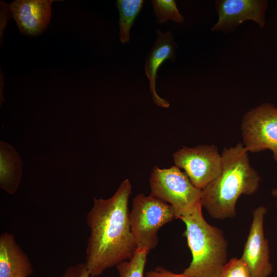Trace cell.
Listing matches in <instances>:
<instances>
[{
	"label": "cell",
	"mask_w": 277,
	"mask_h": 277,
	"mask_svg": "<svg viewBox=\"0 0 277 277\" xmlns=\"http://www.w3.org/2000/svg\"><path fill=\"white\" fill-rule=\"evenodd\" d=\"M271 194L273 197H277V187L271 190Z\"/></svg>",
	"instance_id": "44dd1931"
},
{
	"label": "cell",
	"mask_w": 277,
	"mask_h": 277,
	"mask_svg": "<svg viewBox=\"0 0 277 277\" xmlns=\"http://www.w3.org/2000/svg\"><path fill=\"white\" fill-rule=\"evenodd\" d=\"M151 2L157 23H164L169 19L181 24L184 22V17L180 13L174 0H153Z\"/></svg>",
	"instance_id": "2e32d148"
},
{
	"label": "cell",
	"mask_w": 277,
	"mask_h": 277,
	"mask_svg": "<svg viewBox=\"0 0 277 277\" xmlns=\"http://www.w3.org/2000/svg\"><path fill=\"white\" fill-rule=\"evenodd\" d=\"M143 0H117L116 2L120 18V42L124 44L130 39V30L135 20L141 11Z\"/></svg>",
	"instance_id": "5bb4252c"
},
{
	"label": "cell",
	"mask_w": 277,
	"mask_h": 277,
	"mask_svg": "<svg viewBox=\"0 0 277 277\" xmlns=\"http://www.w3.org/2000/svg\"><path fill=\"white\" fill-rule=\"evenodd\" d=\"M175 165L184 172L195 187L204 189L220 174L222 156L214 145L183 146L173 154Z\"/></svg>",
	"instance_id": "52a82bcc"
},
{
	"label": "cell",
	"mask_w": 277,
	"mask_h": 277,
	"mask_svg": "<svg viewBox=\"0 0 277 277\" xmlns=\"http://www.w3.org/2000/svg\"><path fill=\"white\" fill-rule=\"evenodd\" d=\"M145 277H190L183 273H175L162 267H157L154 270L146 273Z\"/></svg>",
	"instance_id": "d6986e66"
},
{
	"label": "cell",
	"mask_w": 277,
	"mask_h": 277,
	"mask_svg": "<svg viewBox=\"0 0 277 277\" xmlns=\"http://www.w3.org/2000/svg\"><path fill=\"white\" fill-rule=\"evenodd\" d=\"M51 0H16L10 9L22 34L30 36L41 34L51 17Z\"/></svg>",
	"instance_id": "30bf717a"
},
{
	"label": "cell",
	"mask_w": 277,
	"mask_h": 277,
	"mask_svg": "<svg viewBox=\"0 0 277 277\" xmlns=\"http://www.w3.org/2000/svg\"><path fill=\"white\" fill-rule=\"evenodd\" d=\"M266 208L260 206L253 211V218L241 259L252 277H268L273 267L270 261L268 242L264 232Z\"/></svg>",
	"instance_id": "ba28073f"
},
{
	"label": "cell",
	"mask_w": 277,
	"mask_h": 277,
	"mask_svg": "<svg viewBox=\"0 0 277 277\" xmlns=\"http://www.w3.org/2000/svg\"><path fill=\"white\" fill-rule=\"evenodd\" d=\"M131 185L125 180L111 197L93 198L87 215L90 229L86 251V264L90 277L130 260L137 249L129 220L128 201Z\"/></svg>",
	"instance_id": "6da1fadb"
},
{
	"label": "cell",
	"mask_w": 277,
	"mask_h": 277,
	"mask_svg": "<svg viewBox=\"0 0 277 277\" xmlns=\"http://www.w3.org/2000/svg\"><path fill=\"white\" fill-rule=\"evenodd\" d=\"M62 277H90L85 263H80L68 267Z\"/></svg>",
	"instance_id": "ac0fdd59"
},
{
	"label": "cell",
	"mask_w": 277,
	"mask_h": 277,
	"mask_svg": "<svg viewBox=\"0 0 277 277\" xmlns=\"http://www.w3.org/2000/svg\"><path fill=\"white\" fill-rule=\"evenodd\" d=\"M156 34V39L146 59L145 70L149 81L150 91L153 102L158 106L168 108L169 103L160 97L155 90L157 72L165 61L168 60L175 61L178 45L174 41L171 31L163 33L160 30H157Z\"/></svg>",
	"instance_id": "8fae6325"
},
{
	"label": "cell",
	"mask_w": 277,
	"mask_h": 277,
	"mask_svg": "<svg viewBox=\"0 0 277 277\" xmlns=\"http://www.w3.org/2000/svg\"><path fill=\"white\" fill-rule=\"evenodd\" d=\"M276 208H277V202L276 203Z\"/></svg>",
	"instance_id": "7402d4cb"
},
{
	"label": "cell",
	"mask_w": 277,
	"mask_h": 277,
	"mask_svg": "<svg viewBox=\"0 0 277 277\" xmlns=\"http://www.w3.org/2000/svg\"><path fill=\"white\" fill-rule=\"evenodd\" d=\"M241 132L248 152L270 150L277 163V108L274 105L263 103L247 111L242 120Z\"/></svg>",
	"instance_id": "8992f818"
},
{
	"label": "cell",
	"mask_w": 277,
	"mask_h": 277,
	"mask_svg": "<svg viewBox=\"0 0 277 277\" xmlns=\"http://www.w3.org/2000/svg\"><path fill=\"white\" fill-rule=\"evenodd\" d=\"M12 14L10 9V6L8 7V5L4 2H1V39L2 43V39H3L2 36L3 32L7 26L8 20L11 17V14Z\"/></svg>",
	"instance_id": "ffe728a7"
},
{
	"label": "cell",
	"mask_w": 277,
	"mask_h": 277,
	"mask_svg": "<svg viewBox=\"0 0 277 277\" xmlns=\"http://www.w3.org/2000/svg\"><path fill=\"white\" fill-rule=\"evenodd\" d=\"M268 1L265 0H218L215 8L219 14L213 32L234 31L246 21H252L260 27L265 24V12Z\"/></svg>",
	"instance_id": "9c48e42d"
},
{
	"label": "cell",
	"mask_w": 277,
	"mask_h": 277,
	"mask_svg": "<svg viewBox=\"0 0 277 277\" xmlns=\"http://www.w3.org/2000/svg\"><path fill=\"white\" fill-rule=\"evenodd\" d=\"M221 154V172L202 190L200 202L212 217L224 220L235 215L239 196L255 192L261 179L251 166L248 151L242 143L225 148Z\"/></svg>",
	"instance_id": "7a4b0ae2"
},
{
	"label": "cell",
	"mask_w": 277,
	"mask_h": 277,
	"mask_svg": "<svg viewBox=\"0 0 277 277\" xmlns=\"http://www.w3.org/2000/svg\"><path fill=\"white\" fill-rule=\"evenodd\" d=\"M147 252L137 250L132 257L116 267L120 277H144V271L147 262Z\"/></svg>",
	"instance_id": "9a60e30c"
},
{
	"label": "cell",
	"mask_w": 277,
	"mask_h": 277,
	"mask_svg": "<svg viewBox=\"0 0 277 277\" xmlns=\"http://www.w3.org/2000/svg\"><path fill=\"white\" fill-rule=\"evenodd\" d=\"M176 219L173 207L151 195L141 193L132 202L129 213L131 232L137 249L149 253L158 243L157 233L165 224Z\"/></svg>",
	"instance_id": "277c9868"
},
{
	"label": "cell",
	"mask_w": 277,
	"mask_h": 277,
	"mask_svg": "<svg viewBox=\"0 0 277 277\" xmlns=\"http://www.w3.org/2000/svg\"><path fill=\"white\" fill-rule=\"evenodd\" d=\"M23 164L19 154L10 145L0 143V187L9 194L17 190L22 176Z\"/></svg>",
	"instance_id": "4fadbf2b"
},
{
	"label": "cell",
	"mask_w": 277,
	"mask_h": 277,
	"mask_svg": "<svg viewBox=\"0 0 277 277\" xmlns=\"http://www.w3.org/2000/svg\"><path fill=\"white\" fill-rule=\"evenodd\" d=\"M150 185V195L169 203L176 219L189 215L201 203L202 190L195 187L185 172L175 165L166 169L154 167Z\"/></svg>",
	"instance_id": "5b68a950"
},
{
	"label": "cell",
	"mask_w": 277,
	"mask_h": 277,
	"mask_svg": "<svg viewBox=\"0 0 277 277\" xmlns=\"http://www.w3.org/2000/svg\"><path fill=\"white\" fill-rule=\"evenodd\" d=\"M33 273L26 253L14 235L5 232L0 235V277H28Z\"/></svg>",
	"instance_id": "7c38bea8"
},
{
	"label": "cell",
	"mask_w": 277,
	"mask_h": 277,
	"mask_svg": "<svg viewBox=\"0 0 277 277\" xmlns=\"http://www.w3.org/2000/svg\"><path fill=\"white\" fill-rule=\"evenodd\" d=\"M202 207L200 203L180 218L186 225L184 235L192 256L183 273L190 277H219L227 263V242L220 229L206 221Z\"/></svg>",
	"instance_id": "3957f363"
},
{
	"label": "cell",
	"mask_w": 277,
	"mask_h": 277,
	"mask_svg": "<svg viewBox=\"0 0 277 277\" xmlns=\"http://www.w3.org/2000/svg\"><path fill=\"white\" fill-rule=\"evenodd\" d=\"M219 277H252L241 259L234 258L224 266Z\"/></svg>",
	"instance_id": "e0dca14e"
}]
</instances>
